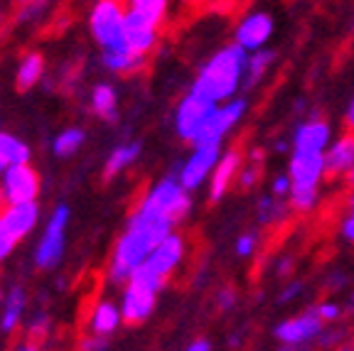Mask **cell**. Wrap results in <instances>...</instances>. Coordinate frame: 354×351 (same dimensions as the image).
I'll return each instance as SVG.
<instances>
[{
  "label": "cell",
  "instance_id": "6da1fadb",
  "mask_svg": "<svg viewBox=\"0 0 354 351\" xmlns=\"http://www.w3.org/2000/svg\"><path fill=\"white\" fill-rule=\"evenodd\" d=\"M170 234H175V224L167 219H143L133 214L128 221V229L116 243L113 260H111V278L123 283L131 278L140 265H145L148 256L158 243L165 241Z\"/></svg>",
  "mask_w": 354,
  "mask_h": 351
},
{
  "label": "cell",
  "instance_id": "7a4b0ae2",
  "mask_svg": "<svg viewBox=\"0 0 354 351\" xmlns=\"http://www.w3.org/2000/svg\"><path fill=\"white\" fill-rule=\"evenodd\" d=\"M246 64H249V52L234 42L227 44L205 61L192 84V91L214 104H227L236 99L239 88L246 82Z\"/></svg>",
  "mask_w": 354,
  "mask_h": 351
},
{
  "label": "cell",
  "instance_id": "3957f363",
  "mask_svg": "<svg viewBox=\"0 0 354 351\" xmlns=\"http://www.w3.org/2000/svg\"><path fill=\"white\" fill-rule=\"evenodd\" d=\"M189 209H192L189 192L180 184V180L167 177V180L150 187V192L143 197L136 214L143 219H167L172 224H180L189 214Z\"/></svg>",
  "mask_w": 354,
  "mask_h": 351
},
{
  "label": "cell",
  "instance_id": "277c9868",
  "mask_svg": "<svg viewBox=\"0 0 354 351\" xmlns=\"http://www.w3.org/2000/svg\"><path fill=\"white\" fill-rule=\"evenodd\" d=\"M216 106H219V104L205 99V96H199L197 91H192V88H189V93L185 96L183 101H180V106H177V111H175V131H177V135L183 137V140H187V143H192V145L197 143L199 135L205 133L207 126H209Z\"/></svg>",
  "mask_w": 354,
  "mask_h": 351
},
{
  "label": "cell",
  "instance_id": "5b68a950",
  "mask_svg": "<svg viewBox=\"0 0 354 351\" xmlns=\"http://www.w3.org/2000/svg\"><path fill=\"white\" fill-rule=\"evenodd\" d=\"M128 8L121 0H99L88 15V28L96 42L109 50L123 42V25H126Z\"/></svg>",
  "mask_w": 354,
  "mask_h": 351
},
{
  "label": "cell",
  "instance_id": "8992f818",
  "mask_svg": "<svg viewBox=\"0 0 354 351\" xmlns=\"http://www.w3.org/2000/svg\"><path fill=\"white\" fill-rule=\"evenodd\" d=\"M66 221H69V209L64 204L52 211L50 224L44 229V236L37 246V253H35V263L39 268H55L59 263L62 253H64V234H66Z\"/></svg>",
  "mask_w": 354,
  "mask_h": 351
},
{
  "label": "cell",
  "instance_id": "52a82bcc",
  "mask_svg": "<svg viewBox=\"0 0 354 351\" xmlns=\"http://www.w3.org/2000/svg\"><path fill=\"white\" fill-rule=\"evenodd\" d=\"M221 158V145H194L189 158L185 160L183 170H180V184L187 189V192H194L197 187H202L214 172L216 162Z\"/></svg>",
  "mask_w": 354,
  "mask_h": 351
},
{
  "label": "cell",
  "instance_id": "ba28073f",
  "mask_svg": "<svg viewBox=\"0 0 354 351\" xmlns=\"http://www.w3.org/2000/svg\"><path fill=\"white\" fill-rule=\"evenodd\" d=\"M39 192V177L30 165H10L0 175V197L8 204L35 202Z\"/></svg>",
  "mask_w": 354,
  "mask_h": 351
},
{
  "label": "cell",
  "instance_id": "9c48e42d",
  "mask_svg": "<svg viewBox=\"0 0 354 351\" xmlns=\"http://www.w3.org/2000/svg\"><path fill=\"white\" fill-rule=\"evenodd\" d=\"M249 108V101L246 99H232L227 104H219L212 115L209 126L205 128V133L199 135V140L194 145H221V140L239 126L243 115Z\"/></svg>",
  "mask_w": 354,
  "mask_h": 351
},
{
  "label": "cell",
  "instance_id": "30bf717a",
  "mask_svg": "<svg viewBox=\"0 0 354 351\" xmlns=\"http://www.w3.org/2000/svg\"><path fill=\"white\" fill-rule=\"evenodd\" d=\"M273 17L268 12H249L239 20L236 30H234V44H239L241 50H246L249 55L259 50H266V44L273 35Z\"/></svg>",
  "mask_w": 354,
  "mask_h": 351
},
{
  "label": "cell",
  "instance_id": "8fae6325",
  "mask_svg": "<svg viewBox=\"0 0 354 351\" xmlns=\"http://www.w3.org/2000/svg\"><path fill=\"white\" fill-rule=\"evenodd\" d=\"M288 175L293 180V189H320L327 177L325 155H303L293 153L288 162Z\"/></svg>",
  "mask_w": 354,
  "mask_h": 351
},
{
  "label": "cell",
  "instance_id": "7c38bea8",
  "mask_svg": "<svg viewBox=\"0 0 354 351\" xmlns=\"http://www.w3.org/2000/svg\"><path fill=\"white\" fill-rule=\"evenodd\" d=\"M332 128L327 121L320 118H313V121H305L295 128L293 133V153L303 155H325L327 148L332 145Z\"/></svg>",
  "mask_w": 354,
  "mask_h": 351
},
{
  "label": "cell",
  "instance_id": "4fadbf2b",
  "mask_svg": "<svg viewBox=\"0 0 354 351\" xmlns=\"http://www.w3.org/2000/svg\"><path fill=\"white\" fill-rule=\"evenodd\" d=\"M123 44L136 55L145 57L155 44H158V25L138 12H126V25H123Z\"/></svg>",
  "mask_w": 354,
  "mask_h": 351
},
{
  "label": "cell",
  "instance_id": "5bb4252c",
  "mask_svg": "<svg viewBox=\"0 0 354 351\" xmlns=\"http://www.w3.org/2000/svg\"><path fill=\"white\" fill-rule=\"evenodd\" d=\"M183 258H185V238L180 234H170L165 241L153 248V253L145 260V268L158 275V278L167 280V275L183 263Z\"/></svg>",
  "mask_w": 354,
  "mask_h": 351
},
{
  "label": "cell",
  "instance_id": "9a60e30c",
  "mask_svg": "<svg viewBox=\"0 0 354 351\" xmlns=\"http://www.w3.org/2000/svg\"><path fill=\"white\" fill-rule=\"evenodd\" d=\"M320 330H322V319L317 317V312H305L298 314V317L283 319L276 330H273V334L286 346H298L310 341L313 336H317Z\"/></svg>",
  "mask_w": 354,
  "mask_h": 351
},
{
  "label": "cell",
  "instance_id": "2e32d148",
  "mask_svg": "<svg viewBox=\"0 0 354 351\" xmlns=\"http://www.w3.org/2000/svg\"><path fill=\"white\" fill-rule=\"evenodd\" d=\"M155 300H158V290H150V287L136 285V283H128L126 292H123L121 300V314L123 322L128 324H140L153 314Z\"/></svg>",
  "mask_w": 354,
  "mask_h": 351
},
{
  "label": "cell",
  "instance_id": "e0dca14e",
  "mask_svg": "<svg viewBox=\"0 0 354 351\" xmlns=\"http://www.w3.org/2000/svg\"><path fill=\"white\" fill-rule=\"evenodd\" d=\"M327 177L332 180H347V175L354 170V131L342 133L332 140V145L325 153Z\"/></svg>",
  "mask_w": 354,
  "mask_h": 351
},
{
  "label": "cell",
  "instance_id": "ac0fdd59",
  "mask_svg": "<svg viewBox=\"0 0 354 351\" xmlns=\"http://www.w3.org/2000/svg\"><path fill=\"white\" fill-rule=\"evenodd\" d=\"M243 167V155L236 148H229L227 153H221L219 162H216L214 172L209 177V199L212 202H219L224 194L229 192L232 182L239 177Z\"/></svg>",
  "mask_w": 354,
  "mask_h": 351
},
{
  "label": "cell",
  "instance_id": "d6986e66",
  "mask_svg": "<svg viewBox=\"0 0 354 351\" xmlns=\"http://www.w3.org/2000/svg\"><path fill=\"white\" fill-rule=\"evenodd\" d=\"M37 216H39V207L35 202L8 204V207L0 211V226H3L15 241H20V238H25L30 231L35 229Z\"/></svg>",
  "mask_w": 354,
  "mask_h": 351
},
{
  "label": "cell",
  "instance_id": "ffe728a7",
  "mask_svg": "<svg viewBox=\"0 0 354 351\" xmlns=\"http://www.w3.org/2000/svg\"><path fill=\"white\" fill-rule=\"evenodd\" d=\"M104 64L109 66L111 72H118V74H131L136 69H140L143 64V57L136 55L126 47V44H116V47H109L104 50Z\"/></svg>",
  "mask_w": 354,
  "mask_h": 351
},
{
  "label": "cell",
  "instance_id": "44dd1931",
  "mask_svg": "<svg viewBox=\"0 0 354 351\" xmlns=\"http://www.w3.org/2000/svg\"><path fill=\"white\" fill-rule=\"evenodd\" d=\"M121 322H123L121 307H116L113 302H99L94 314H91V330H94V334H99V336L116 332Z\"/></svg>",
  "mask_w": 354,
  "mask_h": 351
},
{
  "label": "cell",
  "instance_id": "7402d4cb",
  "mask_svg": "<svg viewBox=\"0 0 354 351\" xmlns=\"http://www.w3.org/2000/svg\"><path fill=\"white\" fill-rule=\"evenodd\" d=\"M273 61H276V52L273 50H259L254 52V55H249V64H246V82H243V86H256V84H261V79L268 74V69L273 66Z\"/></svg>",
  "mask_w": 354,
  "mask_h": 351
},
{
  "label": "cell",
  "instance_id": "603a6c76",
  "mask_svg": "<svg viewBox=\"0 0 354 351\" xmlns=\"http://www.w3.org/2000/svg\"><path fill=\"white\" fill-rule=\"evenodd\" d=\"M42 69H44L42 55L32 52V55L25 57L22 64H20V69H17V79H15L17 91H28V88H32L35 84L39 82V77H42Z\"/></svg>",
  "mask_w": 354,
  "mask_h": 351
},
{
  "label": "cell",
  "instance_id": "cb8c5ba5",
  "mask_svg": "<svg viewBox=\"0 0 354 351\" xmlns=\"http://www.w3.org/2000/svg\"><path fill=\"white\" fill-rule=\"evenodd\" d=\"M140 155V145L138 143H131V145H121V148H116L113 153H111L109 162H106V180H111V177H116L118 172H123L126 167H131L136 160H138Z\"/></svg>",
  "mask_w": 354,
  "mask_h": 351
},
{
  "label": "cell",
  "instance_id": "d4e9b609",
  "mask_svg": "<svg viewBox=\"0 0 354 351\" xmlns=\"http://www.w3.org/2000/svg\"><path fill=\"white\" fill-rule=\"evenodd\" d=\"M0 158L6 160L8 167L10 165H28L30 162V148L17 137L0 133Z\"/></svg>",
  "mask_w": 354,
  "mask_h": 351
},
{
  "label": "cell",
  "instance_id": "484cf974",
  "mask_svg": "<svg viewBox=\"0 0 354 351\" xmlns=\"http://www.w3.org/2000/svg\"><path fill=\"white\" fill-rule=\"evenodd\" d=\"M91 108L106 118V121H113L116 118V91L109 86V84H99V86L91 91Z\"/></svg>",
  "mask_w": 354,
  "mask_h": 351
},
{
  "label": "cell",
  "instance_id": "4316f807",
  "mask_svg": "<svg viewBox=\"0 0 354 351\" xmlns=\"http://www.w3.org/2000/svg\"><path fill=\"white\" fill-rule=\"evenodd\" d=\"M167 8H170V0H128V10L148 17L155 25H160L165 20Z\"/></svg>",
  "mask_w": 354,
  "mask_h": 351
},
{
  "label": "cell",
  "instance_id": "83f0119b",
  "mask_svg": "<svg viewBox=\"0 0 354 351\" xmlns=\"http://www.w3.org/2000/svg\"><path fill=\"white\" fill-rule=\"evenodd\" d=\"M22 310H25V295H22L20 287H15V290L8 295L6 312H3V322H0L3 332H12V330H15L17 324H20Z\"/></svg>",
  "mask_w": 354,
  "mask_h": 351
},
{
  "label": "cell",
  "instance_id": "f1b7e54d",
  "mask_svg": "<svg viewBox=\"0 0 354 351\" xmlns=\"http://www.w3.org/2000/svg\"><path fill=\"white\" fill-rule=\"evenodd\" d=\"M290 209L298 214H308L320 202V189H290Z\"/></svg>",
  "mask_w": 354,
  "mask_h": 351
},
{
  "label": "cell",
  "instance_id": "f546056e",
  "mask_svg": "<svg viewBox=\"0 0 354 351\" xmlns=\"http://www.w3.org/2000/svg\"><path fill=\"white\" fill-rule=\"evenodd\" d=\"M84 143V133L79 128H69V131L59 133L55 140V153L62 155V158H69L72 153H77Z\"/></svg>",
  "mask_w": 354,
  "mask_h": 351
},
{
  "label": "cell",
  "instance_id": "4dcf8cb0",
  "mask_svg": "<svg viewBox=\"0 0 354 351\" xmlns=\"http://www.w3.org/2000/svg\"><path fill=\"white\" fill-rule=\"evenodd\" d=\"M256 243H259L256 234H243V236H239L236 243H234V251H236V256H241V258H249V256H254Z\"/></svg>",
  "mask_w": 354,
  "mask_h": 351
},
{
  "label": "cell",
  "instance_id": "1f68e13d",
  "mask_svg": "<svg viewBox=\"0 0 354 351\" xmlns=\"http://www.w3.org/2000/svg\"><path fill=\"white\" fill-rule=\"evenodd\" d=\"M290 189H293V180H290V175H278L273 177L271 182V194L273 197H290Z\"/></svg>",
  "mask_w": 354,
  "mask_h": 351
},
{
  "label": "cell",
  "instance_id": "d6a6232c",
  "mask_svg": "<svg viewBox=\"0 0 354 351\" xmlns=\"http://www.w3.org/2000/svg\"><path fill=\"white\" fill-rule=\"evenodd\" d=\"M236 182H239V187H241V189H251V187L259 182V167H254V162H251V165H246V167H241Z\"/></svg>",
  "mask_w": 354,
  "mask_h": 351
},
{
  "label": "cell",
  "instance_id": "836d02e7",
  "mask_svg": "<svg viewBox=\"0 0 354 351\" xmlns=\"http://www.w3.org/2000/svg\"><path fill=\"white\" fill-rule=\"evenodd\" d=\"M342 236L347 238L349 243H354V192L349 197V214L344 216L342 221Z\"/></svg>",
  "mask_w": 354,
  "mask_h": 351
},
{
  "label": "cell",
  "instance_id": "e575fe53",
  "mask_svg": "<svg viewBox=\"0 0 354 351\" xmlns=\"http://www.w3.org/2000/svg\"><path fill=\"white\" fill-rule=\"evenodd\" d=\"M315 312H317V317H320L322 322H335V319L339 317V305H335V302H322Z\"/></svg>",
  "mask_w": 354,
  "mask_h": 351
},
{
  "label": "cell",
  "instance_id": "d590c367",
  "mask_svg": "<svg viewBox=\"0 0 354 351\" xmlns=\"http://www.w3.org/2000/svg\"><path fill=\"white\" fill-rule=\"evenodd\" d=\"M15 243H17L15 238H12L10 234H8V231L0 226V260H6L8 256H10V251L15 248Z\"/></svg>",
  "mask_w": 354,
  "mask_h": 351
},
{
  "label": "cell",
  "instance_id": "8d00e7d4",
  "mask_svg": "<svg viewBox=\"0 0 354 351\" xmlns=\"http://www.w3.org/2000/svg\"><path fill=\"white\" fill-rule=\"evenodd\" d=\"M234 302H236V295H234L232 290H221V295H219V307L221 310H232Z\"/></svg>",
  "mask_w": 354,
  "mask_h": 351
},
{
  "label": "cell",
  "instance_id": "74e56055",
  "mask_svg": "<svg viewBox=\"0 0 354 351\" xmlns=\"http://www.w3.org/2000/svg\"><path fill=\"white\" fill-rule=\"evenodd\" d=\"M185 351H212V346H209V341H207V339H194Z\"/></svg>",
  "mask_w": 354,
  "mask_h": 351
},
{
  "label": "cell",
  "instance_id": "f35d334b",
  "mask_svg": "<svg viewBox=\"0 0 354 351\" xmlns=\"http://www.w3.org/2000/svg\"><path fill=\"white\" fill-rule=\"evenodd\" d=\"M298 292H300V283H295V285L286 287V292H283L281 302H288V300H293V297H298Z\"/></svg>",
  "mask_w": 354,
  "mask_h": 351
},
{
  "label": "cell",
  "instance_id": "ab89813d",
  "mask_svg": "<svg viewBox=\"0 0 354 351\" xmlns=\"http://www.w3.org/2000/svg\"><path fill=\"white\" fill-rule=\"evenodd\" d=\"M344 123H347L349 131H354V99H352V104L347 106V113H344Z\"/></svg>",
  "mask_w": 354,
  "mask_h": 351
},
{
  "label": "cell",
  "instance_id": "60d3db41",
  "mask_svg": "<svg viewBox=\"0 0 354 351\" xmlns=\"http://www.w3.org/2000/svg\"><path fill=\"white\" fill-rule=\"evenodd\" d=\"M15 351H37V349H35V346L32 344H25V346H17V349Z\"/></svg>",
  "mask_w": 354,
  "mask_h": 351
},
{
  "label": "cell",
  "instance_id": "b9f144b4",
  "mask_svg": "<svg viewBox=\"0 0 354 351\" xmlns=\"http://www.w3.org/2000/svg\"><path fill=\"white\" fill-rule=\"evenodd\" d=\"M8 170V162H6V160H3V158H0V175H3V172H6Z\"/></svg>",
  "mask_w": 354,
  "mask_h": 351
},
{
  "label": "cell",
  "instance_id": "7bdbcfd3",
  "mask_svg": "<svg viewBox=\"0 0 354 351\" xmlns=\"http://www.w3.org/2000/svg\"><path fill=\"white\" fill-rule=\"evenodd\" d=\"M347 182H349V187H352V189H354V170L347 175Z\"/></svg>",
  "mask_w": 354,
  "mask_h": 351
},
{
  "label": "cell",
  "instance_id": "ee69618b",
  "mask_svg": "<svg viewBox=\"0 0 354 351\" xmlns=\"http://www.w3.org/2000/svg\"><path fill=\"white\" fill-rule=\"evenodd\" d=\"M0 300H3V292H0Z\"/></svg>",
  "mask_w": 354,
  "mask_h": 351
},
{
  "label": "cell",
  "instance_id": "f6af8a7d",
  "mask_svg": "<svg viewBox=\"0 0 354 351\" xmlns=\"http://www.w3.org/2000/svg\"><path fill=\"white\" fill-rule=\"evenodd\" d=\"M25 3H28V0H25Z\"/></svg>",
  "mask_w": 354,
  "mask_h": 351
}]
</instances>
